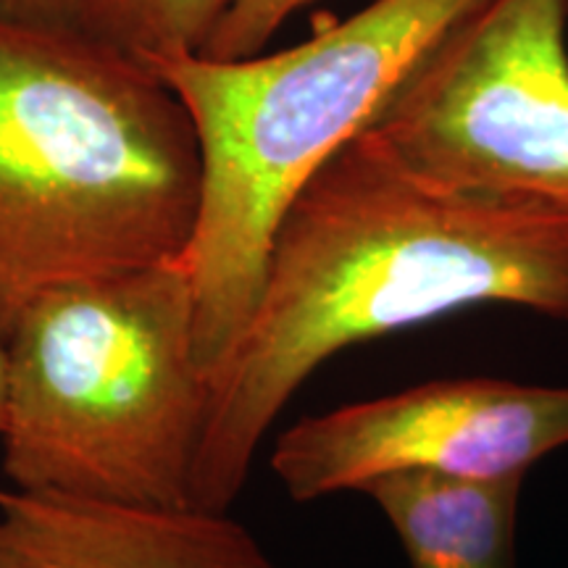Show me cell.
<instances>
[{
	"label": "cell",
	"mask_w": 568,
	"mask_h": 568,
	"mask_svg": "<svg viewBox=\"0 0 568 568\" xmlns=\"http://www.w3.org/2000/svg\"><path fill=\"white\" fill-rule=\"evenodd\" d=\"M471 305L568 322V205L447 187L368 130L347 140L282 213L251 322L209 379L193 508L230 510L266 432L339 351Z\"/></svg>",
	"instance_id": "1"
},
{
	"label": "cell",
	"mask_w": 568,
	"mask_h": 568,
	"mask_svg": "<svg viewBox=\"0 0 568 568\" xmlns=\"http://www.w3.org/2000/svg\"><path fill=\"white\" fill-rule=\"evenodd\" d=\"M180 95L77 27L0 21V335L55 287L180 261L201 211Z\"/></svg>",
	"instance_id": "2"
},
{
	"label": "cell",
	"mask_w": 568,
	"mask_h": 568,
	"mask_svg": "<svg viewBox=\"0 0 568 568\" xmlns=\"http://www.w3.org/2000/svg\"><path fill=\"white\" fill-rule=\"evenodd\" d=\"M485 0H372L272 55L151 61L193 119L203 187L184 253L205 382L243 337L282 213L368 130L408 71Z\"/></svg>",
	"instance_id": "3"
},
{
	"label": "cell",
	"mask_w": 568,
	"mask_h": 568,
	"mask_svg": "<svg viewBox=\"0 0 568 568\" xmlns=\"http://www.w3.org/2000/svg\"><path fill=\"white\" fill-rule=\"evenodd\" d=\"M205 397L182 258L63 284L6 335L3 474L24 495L193 508Z\"/></svg>",
	"instance_id": "4"
},
{
	"label": "cell",
	"mask_w": 568,
	"mask_h": 568,
	"mask_svg": "<svg viewBox=\"0 0 568 568\" xmlns=\"http://www.w3.org/2000/svg\"><path fill=\"white\" fill-rule=\"evenodd\" d=\"M568 0H485L368 124L403 166L471 193L568 205Z\"/></svg>",
	"instance_id": "5"
},
{
	"label": "cell",
	"mask_w": 568,
	"mask_h": 568,
	"mask_svg": "<svg viewBox=\"0 0 568 568\" xmlns=\"http://www.w3.org/2000/svg\"><path fill=\"white\" fill-rule=\"evenodd\" d=\"M568 445V387L435 379L287 426L272 471L295 503L364 493L389 474L524 479Z\"/></svg>",
	"instance_id": "6"
},
{
	"label": "cell",
	"mask_w": 568,
	"mask_h": 568,
	"mask_svg": "<svg viewBox=\"0 0 568 568\" xmlns=\"http://www.w3.org/2000/svg\"><path fill=\"white\" fill-rule=\"evenodd\" d=\"M0 568H276L243 524L203 508L0 497Z\"/></svg>",
	"instance_id": "7"
},
{
	"label": "cell",
	"mask_w": 568,
	"mask_h": 568,
	"mask_svg": "<svg viewBox=\"0 0 568 568\" xmlns=\"http://www.w3.org/2000/svg\"><path fill=\"white\" fill-rule=\"evenodd\" d=\"M524 479L471 481L389 474L364 495L393 524L410 568H516Z\"/></svg>",
	"instance_id": "8"
},
{
	"label": "cell",
	"mask_w": 568,
	"mask_h": 568,
	"mask_svg": "<svg viewBox=\"0 0 568 568\" xmlns=\"http://www.w3.org/2000/svg\"><path fill=\"white\" fill-rule=\"evenodd\" d=\"M234 0H90L80 30L142 61L197 55Z\"/></svg>",
	"instance_id": "9"
},
{
	"label": "cell",
	"mask_w": 568,
	"mask_h": 568,
	"mask_svg": "<svg viewBox=\"0 0 568 568\" xmlns=\"http://www.w3.org/2000/svg\"><path fill=\"white\" fill-rule=\"evenodd\" d=\"M318 0H234L197 55L216 61L251 59L282 30L295 11Z\"/></svg>",
	"instance_id": "10"
},
{
	"label": "cell",
	"mask_w": 568,
	"mask_h": 568,
	"mask_svg": "<svg viewBox=\"0 0 568 568\" xmlns=\"http://www.w3.org/2000/svg\"><path fill=\"white\" fill-rule=\"evenodd\" d=\"M90 0H0V21L34 27H77Z\"/></svg>",
	"instance_id": "11"
},
{
	"label": "cell",
	"mask_w": 568,
	"mask_h": 568,
	"mask_svg": "<svg viewBox=\"0 0 568 568\" xmlns=\"http://www.w3.org/2000/svg\"><path fill=\"white\" fill-rule=\"evenodd\" d=\"M3 416H6V339L0 335V432H3ZM6 489L0 487V497Z\"/></svg>",
	"instance_id": "12"
}]
</instances>
